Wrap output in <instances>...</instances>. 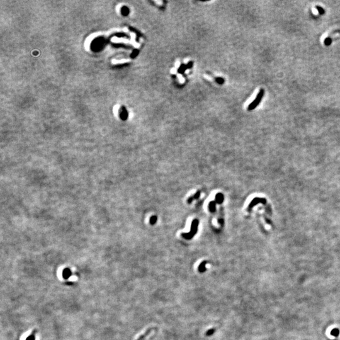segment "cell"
Instances as JSON below:
<instances>
[{
    "label": "cell",
    "instance_id": "obj_1",
    "mask_svg": "<svg viewBox=\"0 0 340 340\" xmlns=\"http://www.w3.org/2000/svg\"><path fill=\"white\" fill-rule=\"evenodd\" d=\"M198 220H194L192 223L191 225V229L189 233H183L181 234L183 237L186 239H191L196 234L198 231Z\"/></svg>",
    "mask_w": 340,
    "mask_h": 340
},
{
    "label": "cell",
    "instance_id": "obj_2",
    "mask_svg": "<svg viewBox=\"0 0 340 340\" xmlns=\"http://www.w3.org/2000/svg\"><path fill=\"white\" fill-rule=\"evenodd\" d=\"M264 93H265V91L263 89H261L260 90H259V93H258L257 96H256V98L254 100V101H253L252 103H251L248 106V110H254L256 106H257L259 103H260V101L261 100L262 98H263V96H264Z\"/></svg>",
    "mask_w": 340,
    "mask_h": 340
},
{
    "label": "cell",
    "instance_id": "obj_3",
    "mask_svg": "<svg viewBox=\"0 0 340 340\" xmlns=\"http://www.w3.org/2000/svg\"><path fill=\"white\" fill-rule=\"evenodd\" d=\"M224 199V195H223V194H222V193H219L216 195V202L217 203V204H222Z\"/></svg>",
    "mask_w": 340,
    "mask_h": 340
},
{
    "label": "cell",
    "instance_id": "obj_4",
    "mask_svg": "<svg viewBox=\"0 0 340 340\" xmlns=\"http://www.w3.org/2000/svg\"><path fill=\"white\" fill-rule=\"evenodd\" d=\"M207 263H208V262L206 261H204L200 264L198 267V271H200V273H204V271H206L207 269L206 268H205V265Z\"/></svg>",
    "mask_w": 340,
    "mask_h": 340
},
{
    "label": "cell",
    "instance_id": "obj_5",
    "mask_svg": "<svg viewBox=\"0 0 340 340\" xmlns=\"http://www.w3.org/2000/svg\"><path fill=\"white\" fill-rule=\"evenodd\" d=\"M216 201H212L210 202L209 205H208V208H209V210L211 212H216Z\"/></svg>",
    "mask_w": 340,
    "mask_h": 340
},
{
    "label": "cell",
    "instance_id": "obj_6",
    "mask_svg": "<svg viewBox=\"0 0 340 340\" xmlns=\"http://www.w3.org/2000/svg\"><path fill=\"white\" fill-rule=\"evenodd\" d=\"M187 69V65L185 64H182L180 65V67L178 68V73H180V74H183L185 73V71Z\"/></svg>",
    "mask_w": 340,
    "mask_h": 340
},
{
    "label": "cell",
    "instance_id": "obj_7",
    "mask_svg": "<svg viewBox=\"0 0 340 340\" xmlns=\"http://www.w3.org/2000/svg\"><path fill=\"white\" fill-rule=\"evenodd\" d=\"M157 217L156 216H152L151 217V218H150V220H149L150 224H151V225L155 224H156V222H157Z\"/></svg>",
    "mask_w": 340,
    "mask_h": 340
},
{
    "label": "cell",
    "instance_id": "obj_8",
    "mask_svg": "<svg viewBox=\"0 0 340 340\" xmlns=\"http://www.w3.org/2000/svg\"><path fill=\"white\" fill-rule=\"evenodd\" d=\"M316 8L317 9L318 11V12L319 13V14H321V15L324 14L325 11H324V8H323L322 7H319V6H316Z\"/></svg>",
    "mask_w": 340,
    "mask_h": 340
},
{
    "label": "cell",
    "instance_id": "obj_9",
    "mask_svg": "<svg viewBox=\"0 0 340 340\" xmlns=\"http://www.w3.org/2000/svg\"><path fill=\"white\" fill-rule=\"evenodd\" d=\"M332 42V39L329 37H327L325 38L324 40V44L326 45V46H329V45L331 44Z\"/></svg>",
    "mask_w": 340,
    "mask_h": 340
},
{
    "label": "cell",
    "instance_id": "obj_10",
    "mask_svg": "<svg viewBox=\"0 0 340 340\" xmlns=\"http://www.w3.org/2000/svg\"><path fill=\"white\" fill-rule=\"evenodd\" d=\"M216 81L219 85H222L223 83H224V79L222 78V77H216Z\"/></svg>",
    "mask_w": 340,
    "mask_h": 340
},
{
    "label": "cell",
    "instance_id": "obj_11",
    "mask_svg": "<svg viewBox=\"0 0 340 340\" xmlns=\"http://www.w3.org/2000/svg\"><path fill=\"white\" fill-rule=\"evenodd\" d=\"M214 332H215V329H210L207 331V333H206V335L208 336H210L211 335H212Z\"/></svg>",
    "mask_w": 340,
    "mask_h": 340
},
{
    "label": "cell",
    "instance_id": "obj_12",
    "mask_svg": "<svg viewBox=\"0 0 340 340\" xmlns=\"http://www.w3.org/2000/svg\"><path fill=\"white\" fill-rule=\"evenodd\" d=\"M331 334L335 336H337L339 335V330L337 329H333L332 331H331Z\"/></svg>",
    "mask_w": 340,
    "mask_h": 340
},
{
    "label": "cell",
    "instance_id": "obj_13",
    "mask_svg": "<svg viewBox=\"0 0 340 340\" xmlns=\"http://www.w3.org/2000/svg\"><path fill=\"white\" fill-rule=\"evenodd\" d=\"M193 62L192 61H190L189 62V63L187 64V69H191L193 67Z\"/></svg>",
    "mask_w": 340,
    "mask_h": 340
},
{
    "label": "cell",
    "instance_id": "obj_14",
    "mask_svg": "<svg viewBox=\"0 0 340 340\" xmlns=\"http://www.w3.org/2000/svg\"><path fill=\"white\" fill-rule=\"evenodd\" d=\"M34 335H35V331L34 332V333H33L31 336H28V338L27 339H26V340H35V336H34Z\"/></svg>",
    "mask_w": 340,
    "mask_h": 340
},
{
    "label": "cell",
    "instance_id": "obj_15",
    "mask_svg": "<svg viewBox=\"0 0 340 340\" xmlns=\"http://www.w3.org/2000/svg\"><path fill=\"white\" fill-rule=\"evenodd\" d=\"M200 194V192L199 191H198V192L195 193V195H194V196H193V199H196V198H198L199 197Z\"/></svg>",
    "mask_w": 340,
    "mask_h": 340
}]
</instances>
